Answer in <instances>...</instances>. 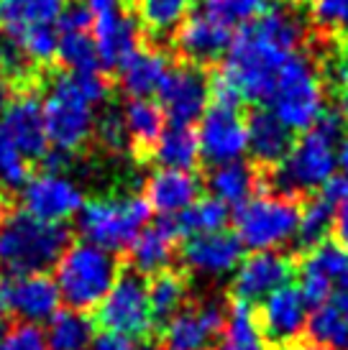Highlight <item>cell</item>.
I'll list each match as a JSON object with an SVG mask.
<instances>
[{"label":"cell","instance_id":"d6986e66","mask_svg":"<svg viewBox=\"0 0 348 350\" xmlns=\"http://www.w3.org/2000/svg\"><path fill=\"white\" fill-rule=\"evenodd\" d=\"M0 120L26 159H47L51 146H49L47 126H44L41 100H36L34 95L10 98Z\"/></svg>","mask_w":348,"mask_h":350},{"label":"cell","instance_id":"681fc988","mask_svg":"<svg viewBox=\"0 0 348 350\" xmlns=\"http://www.w3.org/2000/svg\"><path fill=\"white\" fill-rule=\"evenodd\" d=\"M10 312V286L8 282L0 276V322H3V317Z\"/></svg>","mask_w":348,"mask_h":350},{"label":"cell","instance_id":"816d5d0a","mask_svg":"<svg viewBox=\"0 0 348 350\" xmlns=\"http://www.w3.org/2000/svg\"><path fill=\"white\" fill-rule=\"evenodd\" d=\"M8 103H10V85H8V79L0 77V110H5Z\"/></svg>","mask_w":348,"mask_h":350},{"label":"cell","instance_id":"7dc6e473","mask_svg":"<svg viewBox=\"0 0 348 350\" xmlns=\"http://www.w3.org/2000/svg\"><path fill=\"white\" fill-rule=\"evenodd\" d=\"M333 233H336V243L348 251V200L336 207V217H333Z\"/></svg>","mask_w":348,"mask_h":350},{"label":"cell","instance_id":"e575fe53","mask_svg":"<svg viewBox=\"0 0 348 350\" xmlns=\"http://www.w3.org/2000/svg\"><path fill=\"white\" fill-rule=\"evenodd\" d=\"M57 59L69 75H95L100 72V57L92 31H59Z\"/></svg>","mask_w":348,"mask_h":350},{"label":"cell","instance_id":"8992f818","mask_svg":"<svg viewBox=\"0 0 348 350\" xmlns=\"http://www.w3.org/2000/svg\"><path fill=\"white\" fill-rule=\"evenodd\" d=\"M271 116L290 131H310L325 116V85L312 59L295 54L279 69L269 95Z\"/></svg>","mask_w":348,"mask_h":350},{"label":"cell","instance_id":"7a4b0ae2","mask_svg":"<svg viewBox=\"0 0 348 350\" xmlns=\"http://www.w3.org/2000/svg\"><path fill=\"white\" fill-rule=\"evenodd\" d=\"M108 100V79L95 75H62L49 85L41 110L51 151L69 156L95 133V107Z\"/></svg>","mask_w":348,"mask_h":350},{"label":"cell","instance_id":"83f0119b","mask_svg":"<svg viewBox=\"0 0 348 350\" xmlns=\"http://www.w3.org/2000/svg\"><path fill=\"white\" fill-rule=\"evenodd\" d=\"M154 161L159 169H174V172H192V166L200 159V144L197 133L190 126H169L162 131V136L156 138L151 146Z\"/></svg>","mask_w":348,"mask_h":350},{"label":"cell","instance_id":"9c48e42d","mask_svg":"<svg viewBox=\"0 0 348 350\" xmlns=\"http://www.w3.org/2000/svg\"><path fill=\"white\" fill-rule=\"evenodd\" d=\"M97 322L110 335L128 340L144 338L154 327V312L149 304V284L138 273H121L113 289L97 307Z\"/></svg>","mask_w":348,"mask_h":350},{"label":"cell","instance_id":"7bdbcfd3","mask_svg":"<svg viewBox=\"0 0 348 350\" xmlns=\"http://www.w3.org/2000/svg\"><path fill=\"white\" fill-rule=\"evenodd\" d=\"M0 350H49L47 338L36 325H16L0 335Z\"/></svg>","mask_w":348,"mask_h":350},{"label":"cell","instance_id":"277c9868","mask_svg":"<svg viewBox=\"0 0 348 350\" xmlns=\"http://www.w3.org/2000/svg\"><path fill=\"white\" fill-rule=\"evenodd\" d=\"M67 245L64 225L41 223L26 213H5L0 217V269L16 279L57 266Z\"/></svg>","mask_w":348,"mask_h":350},{"label":"cell","instance_id":"52a82bcc","mask_svg":"<svg viewBox=\"0 0 348 350\" xmlns=\"http://www.w3.org/2000/svg\"><path fill=\"white\" fill-rule=\"evenodd\" d=\"M151 207L141 195L97 197L77 215L79 235L103 251H126L149 223Z\"/></svg>","mask_w":348,"mask_h":350},{"label":"cell","instance_id":"bcb514c9","mask_svg":"<svg viewBox=\"0 0 348 350\" xmlns=\"http://www.w3.org/2000/svg\"><path fill=\"white\" fill-rule=\"evenodd\" d=\"M320 195L325 197V200H330L336 207H338L340 202H346V200H348V176L346 174H336L328 185L323 187V192H320Z\"/></svg>","mask_w":348,"mask_h":350},{"label":"cell","instance_id":"2e32d148","mask_svg":"<svg viewBox=\"0 0 348 350\" xmlns=\"http://www.w3.org/2000/svg\"><path fill=\"white\" fill-rule=\"evenodd\" d=\"M302 286L300 292L312 304H325V301L343 289L348 282V251H343L333 241L308 248L302 258Z\"/></svg>","mask_w":348,"mask_h":350},{"label":"cell","instance_id":"5bb4252c","mask_svg":"<svg viewBox=\"0 0 348 350\" xmlns=\"http://www.w3.org/2000/svg\"><path fill=\"white\" fill-rule=\"evenodd\" d=\"M295 273L290 256L279 251H256L246 256L233 271V294L238 301H264L269 294L287 286Z\"/></svg>","mask_w":348,"mask_h":350},{"label":"cell","instance_id":"4fadbf2b","mask_svg":"<svg viewBox=\"0 0 348 350\" xmlns=\"http://www.w3.org/2000/svg\"><path fill=\"white\" fill-rule=\"evenodd\" d=\"M225 307L218 299H205L197 307H184L169 317L162 332V350H210L225 322Z\"/></svg>","mask_w":348,"mask_h":350},{"label":"cell","instance_id":"60d3db41","mask_svg":"<svg viewBox=\"0 0 348 350\" xmlns=\"http://www.w3.org/2000/svg\"><path fill=\"white\" fill-rule=\"evenodd\" d=\"M92 136H97L100 146L110 151V154H126L131 148V138H128V131L123 126V118L116 110H108L105 116L97 118Z\"/></svg>","mask_w":348,"mask_h":350},{"label":"cell","instance_id":"f907efd6","mask_svg":"<svg viewBox=\"0 0 348 350\" xmlns=\"http://www.w3.org/2000/svg\"><path fill=\"white\" fill-rule=\"evenodd\" d=\"M338 166L343 169V174L348 176V133L343 136V141H340V148H338Z\"/></svg>","mask_w":348,"mask_h":350},{"label":"cell","instance_id":"cb8c5ba5","mask_svg":"<svg viewBox=\"0 0 348 350\" xmlns=\"http://www.w3.org/2000/svg\"><path fill=\"white\" fill-rule=\"evenodd\" d=\"M131 263H134V273L144 276V273H162L169 269V263L177 251V230L172 223H154L146 225L141 233L136 235L131 243Z\"/></svg>","mask_w":348,"mask_h":350},{"label":"cell","instance_id":"ab89813d","mask_svg":"<svg viewBox=\"0 0 348 350\" xmlns=\"http://www.w3.org/2000/svg\"><path fill=\"white\" fill-rule=\"evenodd\" d=\"M16 49L29 59V64H47L51 59H57L59 49V31L57 26H44L21 33L16 39H8Z\"/></svg>","mask_w":348,"mask_h":350},{"label":"cell","instance_id":"74e56055","mask_svg":"<svg viewBox=\"0 0 348 350\" xmlns=\"http://www.w3.org/2000/svg\"><path fill=\"white\" fill-rule=\"evenodd\" d=\"M29 182V159L21 154L16 141L5 131L0 120V189L5 192H21Z\"/></svg>","mask_w":348,"mask_h":350},{"label":"cell","instance_id":"ac0fdd59","mask_svg":"<svg viewBox=\"0 0 348 350\" xmlns=\"http://www.w3.org/2000/svg\"><path fill=\"white\" fill-rule=\"evenodd\" d=\"M231 39L233 31L215 16H210L205 8H200L177 29L174 46L187 59V64L200 67V64H208L218 57H225Z\"/></svg>","mask_w":348,"mask_h":350},{"label":"cell","instance_id":"7402d4cb","mask_svg":"<svg viewBox=\"0 0 348 350\" xmlns=\"http://www.w3.org/2000/svg\"><path fill=\"white\" fill-rule=\"evenodd\" d=\"M141 26L121 8L105 18L92 21V39L97 46L100 67H121L136 49H138Z\"/></svg>","mask_w":348,"mask_h":350},{"label":"cell","instance_id":"3957f363","mask_svg":"<svg viewBox=\"0 0 348 350\" xmlns=\"http://www.w3.org/2000/svg\"><path fill=\"white\" fill-rule=\"evenodd\" d=\"M343 136V118L336 113H325L310 131H305L277 166L274 185L282 195L290 197L328 185L338 172V148Z\"/></svg>","mask_w":348,"mask_h":350},{"label":"cell","instance_id":"4dcf8cb0","mask_svg":"<svg viewBox=\"0 0 348 350\" xmlns=\"http://www.w3.org/2000/svg\"><path fill=\"white\" fill-rule=\"evenodd\" d=\"M308 338L312 345L328 350H348V314L338 304H318L310 312Z\"/></svg>","mask_w":348,"mask_h":350},{"label":"cell","instance_id":"f1b7e54d","mask_svg":"<svg viewBox=\"0 0 348 350\" xmlns=\"http://www.w3.org/2000/svg\"><path fill=\"white\" fill-rule=\"evenodd\" d=\"M218 350H266V338L251 304L236 301L228 310L218 335Z\"/></svg>","mask_w":348,"mask_h":350},{"label":"cell","instance_id":"db71d44e","mask_svg":"<svg viewBox=\"0 0 348 350\" xmlns=\"http://www.w3.org/2000/svg\"><path fill=\"white\" fill-rule=\"evenodd\" d=\"M295 350H328V348H320V345H312V342H310V345H300V348H295Z\"/></svg>","mask_w":348,"mask_h":350},{"label":"cell","instance_id":"7c38bea8","mask_svg":"<svg viewBox=\"0 0 348 350\" xmlns=\"http://www.w3.org/2000/svg\"><path fill=\"white\" fill-rule=\"evenodd\" d=\"M200 120L197 144L208 164H231L249 154V123L243 120L238 107L213 105Z\"/></svg>","mask_w":348,"mask_h":350},{"label":"cell","instance_id":"1f68e13d","mask_svg":"<svg viewBox=\"0 0 348 350\" xmlns=\"http://www.w3.org/2000/svg\"><path fill=\"white\" fill-rule=\"evenodd\" d=\"M123 126L128 131L131 144L141 148H149L156 144V138L164 131V113L154 100H128L126 107L121 110Z\"/></svg>","mask_w":348,"mask_h":350},{"label":"cell","instance_id":"f546056e","mask_svg":"<svg viewBox=\"0 0 348 350\" xmlns=\"http://www.w3.org/2000/svg\"><path fill=\"white\" fill-rule=\"evenodd\" d=\"M44 338L49 350H90L95 340V325L85 312L67 307L47 322Z\"/></svg>","mask_w":348,"mask_h":350},{"label":"cell","instance_id":"8fae6325","mask_svg":"<svg viewBox=\"0 0 348 350\" xmlns=\"http://www.w3.org/2000/svg\"><path fill=\"white\" fill-rule=\"evenodd\" d=\"M156 95L164 118H169L174 126H192L195 120H200L208 113L210 82L200 67L179 64L166 72Z\"/></svg>","mask_w":348,"mask_h":350},{"label":"cell","instance_id":"f5cc1de1","mask_svg":"<svg viewBox=\"0 0 348 350\" xmlns=\"http://www.w3.org/2000/svg\"><path fill=\"white\" fill-rule=\"evenodd\" d=\"M336 304H338L340 310H343L348 314V282L343 284V289L338 292V301H336Z\"/></svg>","mask_w":348,"mask_h":350},{"label":"cell","instance_id":"8d00e7d4","mask_svg":"<svg viewBox=\"0 0 348 350\" xmlns=\"http://www.w3.org/2000/svg\"><path fill=\"white\" fill-rule=\"evenodd\" d=\"M336 204L325 200L323 195L312 197L305 210H300V228H297V243L305 248H312L325 241L328 230L333 228Z\"/></svg>","mask_w":348,"mask_h":350},{"label":"cell","instance_id":"30bf717a","mask_svg":"<svg viewBox=\"0 0 348 350\" xmlns=\"http://www.w3.org/2000/svg\"><path fill=\"white\" fill-rule=\"evenodd\" d=\"M21 204L23 213L36 217L41 223L62 225L77 217L85 207V192L82 187L67 176L64 172H41L31 176L21 189Z\"/></svg>","mask_w":348,"mask_h":350},{"label":"cell","instance_id":"ba28073f","mask_svg":"<svg viewBox=\"0 0 348 350\" xmlns=\"http://www.w3.org/2000/svg\"><path fill=\"white\" fill-rule=\"evenodd\" d=\"M300 207L287 195H256L236 210V238L243 248L277 251L297 238Z\"/></svg>","mask_w":348,"mask_h":350},{"label":"cell","instance_id":"d6a6232c","mask_svg":"<svg viewBox=\"0 0 348 350\" xmlns=\"http://www.w3.org/2000/svg\"><path fill=\"white\" fill-rule=\"evenodd\" d=\"M195 0H138V26L154 36L177 33V29L192 16Z\"/></svg>","mask_w":348,"mask_h":350},{"label":"cell","instance_id":"9a60e30c","mask_svg":"<svg viewBox=\"0 0 348 350\" xmlns=\"http://www.w3.org/2000/svg\"><path fill=\"white\" fill-rule=\"evenodd\" d=\"M261 332L266 342L274 345H292L308 330L310 320V301L297 286H282L261 301V312L256 314Z\"/></svg>","mask_w":348,"mask_h":350},{"label":"cell","instance_id":"44dd1931","mask_svg":"<svg viewBox=\"0 0 348 350\" xmlns=\"http://www.w3.org/2000/svg\"><path fill=\"white\" fill-rule=\"evenodd\" d=\"M146 202L151 210L177 217L192 202L200 200V179L192 172H174V169H156L146 182Z\"/></svg>","mask_w":348,"mask_h":350},{"label":"cell","instance_id":"4316f807","mask_svg":"<svg viewBox=\"0 0 348 350\" xmlns=\"http://www.w3.org/2000/svg\"><path fill=\"white\" fill-rule=\"evenodd\" d=\"M256 185H259V176H256V169L246 161H231V164H221L213 166L210 174H208V189H210V197L223 202L225 207L228 204H236L241 207L243 202H249L256 192Z\"/></svg>","mask_w":348,"mask_h":350},{"label":"cell","instance_id":"c3c4849f","mask_svg":"<svg viewBox=\"0 0 348 350\" xmlns=\"http://www.w3.org/2000/svg\"><path fill=\"white\" fill-rule=\"evenodd\" d=\"M82 5L90 10L92 21H97V18L110 16V13H116V10H121V0H82Z\"/></svg>","mask_w":348,"mask_h":350},{"label":"cell","instance_id":"603a6c76","mask_svg":"<svg viewBox=\"0 0 348 350\" xmlns=\"http://www.w3.org/2000/svg\"><path fill=\"white\" fill-rule=\"evenodd\" d=\"M169 69L172 67L164 51L136 49L118 67V85L131 100H149V95L159 92Z\"/></svg>","mask_w":348,"mask_h":350},{"label":"cell","instance_id":"5b68a950","mask_svg":"<svg viewBox=\"0 0 348 350\" xmlns=\"http://www.w3.org/2000/svg\"><path fill=\"white\" fill-rule=\"evenodd\" d=\"M118 273V261L110 251H103L97 245L72 243L54 266V284L59 297L69 310H92L100 307L108 292L113 289Z\"/></svg>","mask_w":348,"mask_h":350},{"label":"cell","instance_id":"f35d334b","mask_svg":"<svg viewBox=\"0 0 348 350\" xmlns=\"http://www.w3.org/2000/svg\"><path fill=\"white\" fill-rule=\"evenodd\" d=\"M203 8L233 31L266 13L271 8V0H205Z\"/></svg>","mask_w":348,"mask_h":350},{"label":"cell","instance_id":"ee69618b","mask_svg":"<svg viewBox=\"0 0 348 350\" xmlns=\"http://www.w3.org/2000/svg\"><path fill=\"white\" fill-rule=\"evenodd\" d=\"M333 88L338 95V107L340 113L348 118V54L336 59L333 64Z\"/></svg>","mask_w":348,"mask_h":350},{"label":"cell","instance_id":"d4e9b609","mask_svg":"<svg viewBox=\"0 0 348 350\" xmlns=\"http://www.w3.org/2000/svg\"><path fill=\"white\" fill-rule=\"evenodd\" d=\"M69 0H0V26L8 39L44 26H57Z\"/></svg>","mask_w":348,"mask_h":350},{"label":"cell","instance_id":"e0dca14e","mask_svg":"<svg viewBox=\"0 0 348 350\" xmlns=\"http://www.w3.org/2000/svg\"><path fill=\"white\" fill-rule=\"evenodd\" d=\"M182 261L187 271L203 279H223L238 269L243 261V245L236 233L221 230L210 235H195L187 238L182 248Z\"/></svg>","mask_w":348,"mask_h":350},{"label":"cell","instance_id":"b9f144b4","mask_svg":"<svg viewBox=\"0 0 348 350\" xmlns=\"http://www.w3.org/2000/svg\"><path fill=\"white\" fill-rule=\"evenodd\" d=\"M312 18L348 39V0H312Z\"/></svg>","mask_w":348,"mask_h":350},{"label":"cell","instance_id":"ffe728a7","mask_svg":"<svg viewBox=\"0 0 348 350\" xmlns=\"http://www.w3.org/2000/svg\"><path fill=\"white\" fill-rule=\"evenodd\" d=\"M62 297L54 279L47 273H31L18 276L10 284V312L21 320V325H36L49 322L59 312Z\"/></svg>","mask_w":348,"mask_h":350},{"label":"cell","instance_id":"836d02e7","mask_svg":"<svg viewBox=\"0 0 348 350\" xmlns=\"http://www.w3.org/2000/svg\"><path fill=\"white\" fill-rule=\"evenodd\" d=\"M228 223V207L213 197H205V200H197L192 202L182 215L174 217V230L177 235H187V238H195V235H210V233H221Z\"/></svg>","mask_w":348,"mask_h":350},{"label":"cell","instance_id":"d590c367","mask_svg":"<svg viewBox=\"0 0 348 350\" xmlns=\"http://www.w3.org/2000/svg\"><path fill=\"white\" fill-rule=\"evenodd\" d=\"M187 301V282L182 273L162 271L149 284V304L154 312V320H169Z\"/></svg>","mask_w":348,"mask_h":350},{"label":"cell","instance_id":"484cf974","mask_svg":"<svg viewBox=\"0 0 348 350\" xmlns=\"http://www.w3.org/2000/svg\"><path fill=\"white\" fill-rule=\"evenodd\" d=\"M249 154L261 166H279L292 148V131L271 116V110H256L249 120Z\"/></svg>","mask_w":348,"mask_h":350},{"label":"cell","instance_id":"6da1fadb","mask_svg":"<svg viewBox=\"0 0 348 350\" xmlns=\"http://www.w3.org/2000/svg\"><path fill=\"white\" fill-rule=\"evenodd\" d=\"M308 39V23L297 10L269 8L233 33L221 75L210 85L215 105L241 107V103L269 100L279 69Z\"/></svg>","mask_w":348,"mask_h":350},{"label":"cell","instance_id":"f6af8a7d","mask_svg":"<svg viewBox=\"0 0 348 350\" xmlns=\"http://www.w3.org/2000/svg\"><path fill=\"white\" fill-rule=\"evenodd\" d=\"M90 350H141V345H136L134 340L121 338V335L103 332V335H95V340H92Z\"/></svg>","mask_w":348,"mask_h":350}]
</instances>
